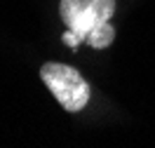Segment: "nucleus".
Masks as SVG:
<instances>
[{
    "instance_id": "nucleus-1",
    "label": "nucleus",
    "mask_w": 155,
    "mask_h": 148,
    "mask_svg": "<svg viewBox=\"0 0 155 148\" xmlns=\"http://www.w3.org/2000/svg\"><path fill=\"white\" fill-rule=\"evenodd\" d=\"M40 78L66 110L75 113L87 106L89 85L82 80V75L75 68L64 66V64H45L40 68Z\"/></svg>"
},
{
    "instance_id": "nucleus-2",
    "label": "nucleus",
    "mask_w": 155,
    "mask_h": 148,
    "mask_svg": "<svg viewBox=\"0 0 155 148\" xmlns=\"http://www.w3.org/2000/svg\"><path fill=\"white\" fill-rule=\"evenodd\" d=\"M113 12L115 0H61V19L68 28L82 38V42L89 31L108 21Z\"/></svg>"
},
{
    "instance_id": "nucleus-3",
    "label": "nucleus",
    "mask_w": 155,
    "mask_h": 148,
    "mask_svg": "<svg viewBox=\"0 0 155 148\" xmlns=\"http://www.w3.org/2000/svg\"><path fill=\"white\" fill-rule=\"evenodd\" d=\"M113 38H115V28H113L108 21H104V24H99V26H94V28L89 31L85 42L94 49H104L113 42Z\"/></svg>"
},
{
    "instance_id": "nucleus-4",
    "label": "nucleus",
    "mask_w": 155,
    "mask_h": 148,
    "mask_svg": "<svg viewBox=\"0 0 155 148\" xmlns=\"http://www.w3.org/2000/svg\"><path fill=\"white\" fill-rule=\"evenodd\" d=\"M61 40H64V42H66L68 47H78V45H80V42H82V38H80V35H78L75 31H71V28H68L66 33H64V38H61Z\"/></svg>"
}]
</instances>
